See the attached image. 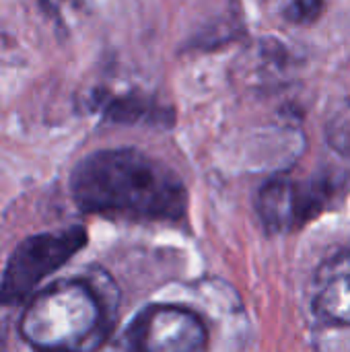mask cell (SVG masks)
<instances>
[{
	"mask_svg": "<svg viewBox=\"0 0 350 352\" xmlns=\"http://www.w3.org/2000/svg\"><path fill=\"white\" fill-rule=\"evenodd\" d=\"M70 196L85 214L122 221L177 223L188 212V190L163 161L132 148H103L70 173Z\"/></svg>",
	"mask_w": 350,
	"mask_h": 352,
	"instance_id": "6da1fadb",
	"label": "cell"
},
{
	"mask_svg": "<svg viewBox=\"0 0 350 352\" xmlns=\"http://www.w3.org/2000/svg\"><path fill=\"white\" fill-rule=\"evenodd\" d=\"M118 293L101 270L54 280L27 299L19 332L33 349L93 351L99 349L116 320Z\"/></svg>",
	"mask_w": 350,
	"mask_h": 352,
	"instance_id": "7a4b0ae2",
	"label": "cell"
},
{
	"mask_svg": "<svg viewBox=\"0 0 350 352\" xmlns=\"http://www.w3.org/2000/svg\"><path fill=\"white\" fill-rule=\"evenodd\" d=\"M349 190L338 171L314 175H278L258 194V214L270 235H291L330 210Z\"/></svg>",
	"mask_w": 350,
	"mask_h": 352,
	"instance_id": "3957f363",
	"label": "cell"
},
{
	"mask_svg": "<svg viewBox=\"0 0 350 352\" xmlns=\"http://www.w3.org/2000/svg\"><path fill=\"white\" fill-rule=\"evenodd\" d=\"M89 241L83 225H70L23 239L10 254L0 280V303L19 305L66 262H70Z\"/></svg>",
	"mask_w": 350,
	"mask_h": 352,
	"instance_id": "277c9868",
	"label": "cell"
},
{
	"mask_svg": "<svg viewBox=\"0 0 350 352\" xmlns=\"http://www.w3.org/2000/svg\"><path fill=\"white\" fill-rule=\"evenodd\" d=\"M124 342L142 352H200L208 349V328L196 311L184 305L155 303L132 318Z\"/></svg>",
	"mask_w": 350,
	"mask_h": 352,
	"instance_id": "5b68a950",
	"label": "cell"
},
{
	"mask_svg": "<svg viewBox=\"0 0 350 352\" xmlns=\"http://www.w3.org/2000/svg\"><path fill=\"white\" fill-rule=\"evenodd\" d=\"M314 311L336 326H350V250L330 260L318 274Z\"/></svg>",
	"mask_w": 350,
	"mask_h": 352,
	"instance_id": "8992f818",
	"label": "cell"
},
{
	"mask_svg": "<svg viewBox=\"0 0 350 352\" xmlns=\"http://www.w3.org/2000/svg\"><path fill=\"white\" fill-rule=\"evenodd\" d=\"M103 118L118 124H159L167 126L171 118L167 116V107L157 103L153 97L142 93H126V95H103L95 103Z\"/></svg>",
	"mask_w": 350,
	"mask_h": 352,
	"instance_id": "52a82bcc",
	"label": "cell"
},
{
	"mask_svg": "<svg viewBox=\"0 0 350 352\" xmlns=\"http://www.w3.org/2000/svg\"><path fill=\"white\" fill-rule=\"evenodd\" d=\"M326 10V0H291L285 8V19L293 25H311Z\"/></svg>",
	"mask_w": 350,
	"mask_h": 352,
	"instance_id": "ba28073f",
	"label": "cell"
}]
</instances>
